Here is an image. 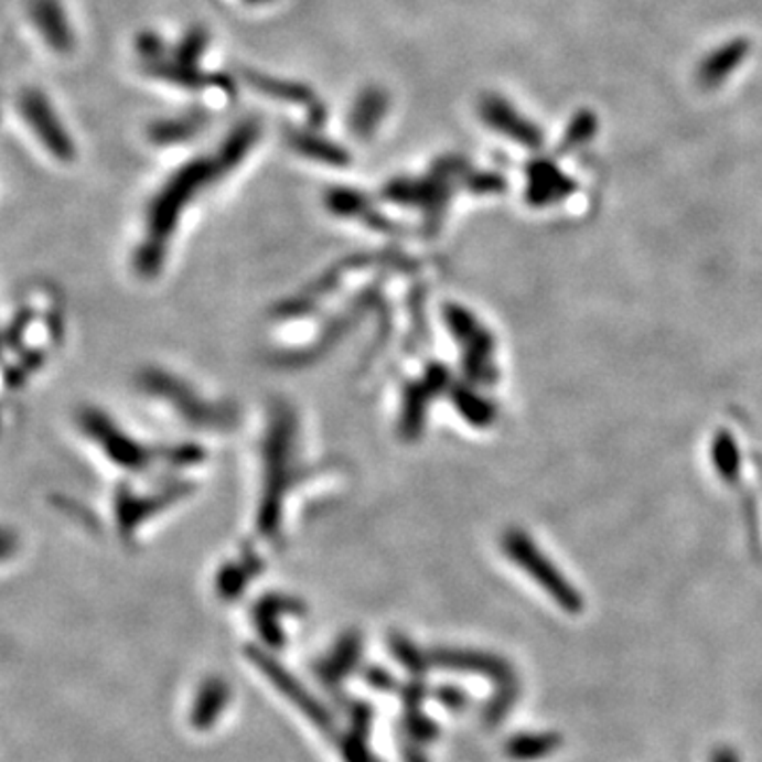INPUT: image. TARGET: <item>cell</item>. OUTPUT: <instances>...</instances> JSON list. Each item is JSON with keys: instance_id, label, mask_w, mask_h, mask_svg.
I'll return each instance as SVG.
<instances>
[{"instance_id": "6da1fadb", "label": "cell", "mask_w": 762, "mask_h": 762, "mask_svg": "<svg viewBox=\"0 0 762 762\" xmlns=\"http://www.w3.org/2000/svg\"><path fill=\"white\" fill-rule=\"evenodd\" d=\"M504 545H506V551L511 552V557L532 575V579L538 580L559 604L564 605L568 612H580L582 600H580L579 591H575L566 580L561 579V575H557V570L547 561V557L540 555L527 536L513 532L506 536Z\"/></svg>"}, {"instance_id": "3957f363", "label": "cell", "mask_w": 762, "mask_h": 762, "mask_svg": "<svg viewBox=\"0 0 762 762\" xmlns=\"http://www.w3.org/2000/svg\"><path fill=\"white\" fill-rule=\"evenodd\" d=\"M716 762H737L736 756L731 754V752H720L718 756H716Z\"/></svg>"}, {"instance_id": "7a4b0ae2", "label": "cell", "mask_w": 762, "mask_h": 762, "mask_svg": "<svg viewBox=\"0 0 762 762\" xmlns=\"http://www.w3.org/2000/svg\"><path fill=\"white\" fill-rule=\"evenodd\" d=\"M713 458H716V466L720 471V476L727 479V481H733V476L737 473V449L736 443L731 437L727 434H720L716 439V446H713Z\"/></svg>"}]
</instances>
